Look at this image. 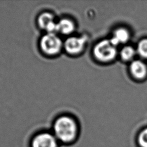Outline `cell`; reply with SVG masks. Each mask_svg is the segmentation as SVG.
<instances>
[{"label": "cell", "instance_id": "7c38bea8", "mask_svg": "<svg viewBox=\"0 0 147 147\" xmlns=\"http://www.w3.org/2000/svg\"><path fill=\"white\" fill-rule=\"evenodd\" d=\"M138 142L140 146L147 147V128L142 130L139 134Z\"/></svg>", "mask_w": 147, "mask_h": 147}, {"label": "cell", "instance_id": "8fae6325", "mask_svg": "<svg viewBox=\"0 0 147 147\" xmlns=\"http://www.w3.org/2000/svg\"><path fill=\"white\" fill-rule=\"evenodd\" d=\"M136 51L140 56L147 59V38H144L138 42Z\"/></svg>", "mask_w": 147, "mask_h": 147}, {"label": "cell", "instance_id": "6da1fadb", "mask_svg": "<svg viewBox=\"0 0 147 147\" xmlns=\"http://www.w3.org/2000/svg\"><path fill=\"white\" fill-rule=\"evenodd\" d=\"M79 124L73 115L60 114L53 121L52 132L59 141L63 144L73 142L79 133Z\"/></svg>", "mask_w": 147, "mask_h": 147}, {"label": "cell", "instance_id": "3957f363", "mask_svg": "<svg viewBox=\"0 0 147 147\" xmlns=\"http://www.w3.org/2000/svg\"><path fill=\"white\" fill-rule=\"evenodd\" d=\"M88 37L86 34L75 33L64 39L63 51L71 57H78L83 54L88 44Z\"/></svg>", "mask_w": 147, "mask_h": 147}, {"label": "cell", "instance_id": "9c48e42d", "mask_svg": "<svg viewBox=\"0 0 147 147\" xmlns=\"http://www.w3.org/2000/svg\"><path fill=\"white\" fill-rule=\"evenodd\" d=\"M130 34L128 30L125 28H121L117 29L113 33L112 37L110 38L111 42L116 46L119 44H124L129 39Z\"/></svg>", "mask_w": 147, "mask_h": 147}, {"label": "cell", "instance_id": "ba28073f", "mask_svg": "<svg viewBox=\"0 0 147 147\" xmlns=\"http://www.w3.org/2000/svg\"><path fill=\"white\" fill-rule=\"evenodd\" d=\"M130 71L136 79H144L147 75V66L141 60H133L130 65Z\"/></svg>", "mask_w": 147, "mask_h": 147}, {"label": "cell", "instance_id": "52a82bcc", "mask_svg": "<svg viewBox=\"0 0 147 147\" xmlns=\"http://www.w3.org/2000/svg\"><path fill=\"white\" fill-rule=\"evenodd\" d=\"M59 143L52 131H42L33 136L30 147H58Z\"/></svg>", "mask_w": 147, "mask_h": 147}, {"label": "cell", "instance_id": "277c9868", "mask_svg": "<svg viewBox=\"0 0 147 147\" xmlns=\"http://www.w3.org/2000/svg\"><path fill=\"white\" fill-rule=\"evenodd\" d=\"M94 57L100 62H108L113 60L117 53V46L109 40L98 41L92 48Z\"/></svg>", "mask_w": 147, "mask_h": 147}, {"label": "cell", "instance_id": "7a4b0ae2", "mask_svg": "<svg viewBox=\"0 0 147 147\" xmlns=\"http://www.w3.org/2000/svg\"><path fill=\"white\" fill-rule=\"evenodd\" d=\"M41 53L47 57H55L63 51L64 40L56 32L43 33L38 42Z\"/></svg>", "mask_w": 147, "mask_h": 147}, {"label": "cell", "instance_id": "8992f818", "mask_svg": "<svg viewBox=\"0 0 147 147\" xmlns=\"http://www.w3.org/2000/svg\"><path fill=\"white\" fill-rule=\"evenodd\" d=\"M77 28L76 21L72 17L65 16L58 18L56 33L65 38L76 33Z\"/></svg>", "mask_w": 147, "mask_h": 147}, {"label": "cell", "instance_id": "30bf717a", "mask_svg": "<svg viewBox=\"0 0 147 147\" xmlns=\"http://www.w3.org/2000/svg\"><path fill=\"white\" fill-rule=\"evenodd\" d=\"M137 53L135 50L131 46H125L121 51V57L125 61L132 60Z\"/></svg>", "mask_w": 147, "mask_h": 147}, {"label": "cell", "instance_id": "5b68a950", "mask_svg": "<svg viewBox=\"0 0 147 147\" xmlns=\"http://www.w3.org/2000/svg\"><path fill=\"white\" fill-rule=\"evenodd\" d=\"M58 18L49 10L41 11L37 16L36 22L38 28L44 33L56 32Z\"/></svg>", "mask_w": 147, "mask_h": 147}]
</instances>
